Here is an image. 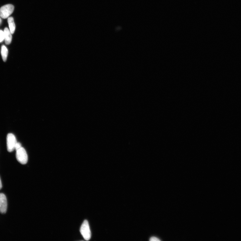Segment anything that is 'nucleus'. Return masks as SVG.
Listing matches in <instances>:
<instances>
[{"mask_svg": "<svg viewBox=\"0 0 241 241\" xmlns=\"http://www.w3.org/2000/svg\"><path fill=\"white\" fill-rule=\"evenodd\" d=\"M16 158L20 163L22 165L26 164L28 161V156L25 149L23 147H21L16 151Z\"/></svg>", "mask_w": 241, "mask_h": 241, "instance_id": "2", "label": "nucleus"}, {"mask_svg": "<svg viewBox=\"0 0 241 241\" xmlns=\"http://www.w3.org/2000/svg\"><path fill=\"white\" fill-rule=\"evenodd\" d=\"M1 54L3 61L6 62L8 56V50L4 45H3L2 47Z\"/></svg>", "mask_w": 241, "mask_h": 241, "instance_id": "8", "label": "nucleus"}, {"mask_svg": "<svg viewBox=\"0 0 241 241\" xmlns=\"http://www.w3.org/2000/svg\"><path fill=\"white\" fill-rule=\"evenodd\" d=\"M8 203L6 196L2 193H0V212L5 214L6 212Z\"/></svg>", "mask_w": 241, "mask_h": 241, "instance_id": "5", "label": "nucleus"}, {"mask_svg": "<svg viewBox=\"0 0 241 241\" xmlns=\"http://www.w3.org/2000/svg\"><path fill=\"white\" fill-rule=\"evenodd\" d=\"M1 22H2V20H1V18H0V24H1Z\"/></svg>", "mask_w": 241, "mask_h": 241, "instance_id": "13", "label": "nucleus"}, {"mask_svg": "<svg viewBox=\"0 0 241 241\" xmlns=\"http://www.w3.org/2000/svg\"><path fill=\"white\" fill-rule=\"evenodd\" d=\"M2 188V185L1 180V178H0V190Z\"/></svg>", "mask_w": 241, "mask_h": 241, "instance_id": "12", "label": "nucleus"}, {"mask_svg": "<svg viewBox=\"0 0 241 241\" xmlns=\"http://www.w3.org/2000/svg\"><path fill=\"white\" fill-rule=\"evenodd\" d=\"M80 232L86 240L88 241L90 239L91 233L89 222L87 220L83 221L80 228Z\"/></svg>", "mask_w": 241, "mask_h": 241, "instance_id": "1", "label": "nucleus"}, {"mask_svg": "<svg viewBox=\"0 0 241 241\" xmlns=\"http://www.w3.org/2000/svg\"><path fill=\"white\" fill-rule=\"evenodd\" d=\"M151 241H159L160 240L156 237H152L149 239Z\"/></svg>", "mask_w": 241, "mask_h": 241, "instance_id": "11", "label": "nucleus"}, {"mask_svg": "<svg viewBox=\"0 0 241 241\" xmlns=\"http://www.w3.org/2000/svg\"><path fill=\"white\" fill-rule=\"evenodd\" d=\"M21 147V144L20 143V142H17V143L16 144L15 147V149L16 150V151H17V150L19 149Z\"/></svg>", "mask_w": 241, "mask_h": 241, "instance_id": "10", "label": "nucleus"}, {"mask_svg": "<svg viewBox=\"0 0 241 241\" xmlns=\"http://www.w3.org/2000/svg\"><path fill=\"white\" fill-rule=\"evenodd\" d=\"M7 147L9 152L13 151L15 149V145L17 143L15 136L12 133L8 134L7 136Z\"/></svg>", "mask_w": 241, "mask_h": 241, "instance_id": "4", "label": "nucleus"}, {"mask_svg": "<svg viewBox=\"0 0 241 241\" xmlns=\"http://www.w3.org/2000/svg\"><path fill=\"white\" fill-rule=\"evenodd\" d=\"M8 23L9 25L10 30L12 34H13L15 31L16 29L15 24L14 23L13 18L10 17L8 18Z\"/></svg>", "mask_w": 241, "mask_h": 241, "instance_id": "7", "label": "nucleus"}, {"mask_svg": "<svg viewBox=\"0 0 241 241\" xmlns=\"http://www.w3.org/2000/svg\"><path fill=\"white\" fill-rule=\"evenodd\" d=\"M14 6L11 4L2 6L0 8V16L3 19L8 18L13 12Z\"/></svg>", "mask_w": 241, "mask_h": 241, "instance_id": "3", "label": "nucleus"}, {"mask_svg": "<svg viewBox=\"0 0 241 241\" xmlns=\"http://www.w3.org/2000/svg\"><path fill=\"white\" fill-rule=\"evenodd\" d=\"M5 36L4 32L0 30V42H2L5 39Z\"/></svg>", "mask_w": 241, "mask_h": 241, "instance_id": "9", "label": "nucleus"}, {"mask_svg": "<svg viewBox=\"0 0 241 241\" xmlns=\"http://www.w3.org/2000/svg\"><path fill=\"white\" fill-rule=\"evenodd\" d=\"M4 32L5 36V39L6 44L9 45L12 41V34L10 30L7 28H6L5 29Z\"/></svg>", "mask_w": 241, "mask_h": 241, "instance_id": "6", "label": "nucleus"}]
</instances>
